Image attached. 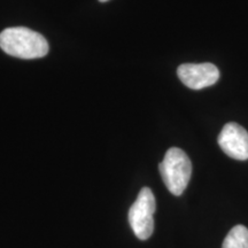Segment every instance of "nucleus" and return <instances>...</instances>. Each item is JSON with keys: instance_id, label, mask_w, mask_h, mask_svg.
Wrapping results in <instances>:
<instances>
[{"instance_id": "1", "label": "nucleus", "mask_w": 248, "mask_h": 248, "mask_svg": "<svg viewBox=\"0 0 248 248\" xmlns=\"http://www.w3.org/2000/svg\"><path fill=\"white\" fill-rule=\"evenodd\" d=\"M0 47L6 54L26 59H39L48 53V43L40 33L24 27L7 28L0 33Z\"/></svg>"}, {"instance_id": "6", "label": "nucleus", "mask_w": 248, "mask_h": 248, "mask_svg": "<svg viewBox=\"0 0 248 248\" xmlns=\"http://www.w3.org/2000/svg\"><path fill=\"white\" fill-rule=\"evenodd\" d=\"M222 248H248V229L237 225L229 232L223 241Z\"/></svg>"}, {"instance_id": "2", "label": "nucleus", "mask_w": 248, "mask_h": 248, "mask_svg": "<svg viewBox=\"0 0 248 248\" xmlns=\"http://www.w3.org/2000/svg\"><path fill=\"white\" fill-rule=\"evenodd\" d=\"M161 177L170 193L181 195L187 187L192 175L190 157L181 148L171 147L167 151L159 166Z\"/></svg>"}, {"instance_id": "3", "label": "nucleus", "mask_w": 248, "mask_h": 248, "mask_svg": "<svg viewBox=\"0 0 248 248\" xmlns=\"http://www.w3.org/2000/svg\"><path fill=\"white\" fill-rule=\"evenodd\" d=\"M155 197L150 187L141 188L129 209V224L138 239L147 240L154 231Z\"/></svg>"}, {"instance_id": "4", "label": "nucleus", "mask_w": 248, "mask_h": 248, "mask_svg": "<svg viewBox=\"0 0 248 248\" xmlns=\"http://www.w3.org/2000/svg\"><path fill=\"white\" fill-rule=\"evenodd\" d=\"M181 82L192 90H201L215 84L219 78V70L215 64L184 63L177 69Z\"/></svg>"}, {"instance_id": "7", "label": "nucleus", "mask_w": 248, "mask_h": 248, "mask_svg": "<svg viewBox=\"0 0 248 248\" xmlns=\"http://www.w3.org/2000/svg\"><path fill=\"white\" fill-rule=\"evenodd\" d=\"M99 1H101V2H106V1H108V0H99Z\"/></svg>"}, {"instance_id": "5", "label": "nucleus", "mask_w": 248, "mask_h": 248, "mask_svg": "<svg viewBox=\"0 0 248 248\" xmlns=\"http://www.w3.org/2000/svg\"><path fill=\"white\" fill-rule=\"evenodd\" d=\"M218 145L222 151L234 160L248 159V132L238 123H228L218 136Z\"/></svg>"}]
</instances>
